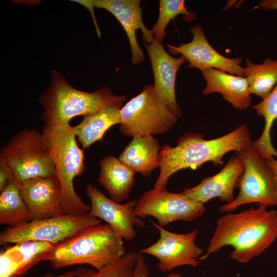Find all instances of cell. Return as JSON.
<instances>
[{
  "instance_id": "6da1fadb",
  "label": "cell",
  "mask_w": 277,
  "mask_h": 277,
  "mask_svg": "<svg viewBox=\"0 0 277 277\" xmlns=\"http://www.w3.org/2000/svg\"><path fill=\"white\" fill-rule=\"evenodd\" d=\"M267 207H251L219 218L207 252L200 260L227 246L233 248L230 258L240 263H247L262 254L277 239V210Z\"/></svg>"
},
{
  "instance_id": "7a4b0ae2",
  "label": "cell",
  "mask_w": 277,
  "mask_h": 277,
  "mask_svg": "<svg viewBox=\"0 0 277 277\" xmlns=\"http://www.w3.org/2000/svg\"><path fill=\"white\" fill-rule=\"evenodd\" d=\"M251 143L250 132L245 125L224 136L209 140L204 139L200 133H185L178 137L176 146L161 147L160 172L153 188L166 190L170 177L180 170H195L208 162L215 166L222 165L226 153L236 151Z\"/></svg>"
},
{
  "instance_id": "3957f363",
  "label": "cell",
  "mask_w": 277,
  "mask_h": 277,
  "mask_svg": "<svg viewBox=\"0 0 277 277\" xmlns=\"http://www.w3.org/2000/svg\"><path fill=\"white\" fill-rule=\"evenodd\" d=\"M123 240L107 223L90 226L55 244L44 261L54 269L88 264L99 270L125 254Z\"/></svg>"
},
{
  "instance_id": "277c9868",
  "label": "cell",
  "mask_w": 277,
  "mask_h": 277,
  "mask_svg": "<svg viewBox=\"0 0 277 277\" xmlns=\"http://www.w3.org/2000/svg\"><path fill=\"white\" fill-rule=\"evenodd\" d=\"M42 134L50 154L61 185L60 205L64 214L84 215L90 206L85 204L76 193L73 180L85 170L83 150L76 140L69 123L45 124Z\"/></svg>"
},
{
  "instance_id": "5b68a950",
  "label": "cell",
  "mask_w": 277,
  "mask_h": 277,
  "mask_svg": "<svg viewBox=\"0 0 277 277\" xmlns=\"http://www.w3.org/2000/svg\"><path fill=\"white\" fill-rule=\"evenodd\" d=\"M125 95L114 94L111 89L103 86L93 92L77 90L58 71L53 70L50 84L41 95L38 102L44 108L41 119L46 124L69 123L73 117L94 114L111 105H122Z\"/></svg>"
},
{
  "instance_id": "8992f818",
  "label": "cell",
  "mask_w": 277,
  "mask_h": 277,
  "mask_svg": "<svg viewBox=\"0 0 277 277\" xmlns=\"http://www.w3.org/2000/svg\"><path fill=\"white\" fill-rule=\"evenodd\" d=\"M119 129L125 136L163 134L170 130L178 117L156 95L153 85L144 87L121 109Z\"/></svg>"
},
{
  "instance_id": "52a82bcc",
  "label": "cell",
  "mask_w": 277,
  "mask_h": 277,
  "mask_svg": "<svg viewBox=\"0 0 277 277\" xmlns=\"http://www.w3.org/2000/svg\"><path fill=\"white\" fill-rule=\"evenodd\" d=\"M244 165V172L236 187L238 195L231 203L220 206L218 211L228 213L241 206L256 203L259 206H277V187L273 174L252 143L235 151Z\"/></svg>"
},
{
  "instance_id": "ba28073f",
  "label": "cell",
  "mask_w": 277,
  "mask_h": 277,
  "mask_svg": "<svg viewBox=\"0 0 277 277\" xmlns=\"http://www.w3.org/2000/svg\"><path fill=\"white\" fill-rule=\"evenodd\" d=\"M0 155L9 164L14 179L21 183L33 178L57 175L42 132L36 129H24L14 134L1 148Z\"/></svg>"
},
{
  "instance_id": "9c48e42d",
  "label": "cell",
  "mask_w": 277,
  "mask_h": 277,
  "mask_svg": "<svg viewBox=\"0 0 277 277\" xmlns=\"http://www.w3.org/2000/svg\"><path fill=\"white\" fill-rule=\"evenodd\" d=\"M102 220L88 214H63L30 221L6 228L0 233V244L35 241L58 244L90 226L101 224Z\"/></svg>"
},
{
  "instance_id": "30bf717a",
  "label": "cell",
  "mask_w": 277,
  "mask_h": 277,
  "mask_svg": "<svg viewBox=\"0 0 277 277\" xmlns=\"http://www.w3.org/2000/svg\"><path fill=\"white\" fill-rule=\"evenodd\" d=\"M205 209L204 204L189 199L182 192L153 188L136 201L135 212L142 219L149 216L155 218L158 225L164 228L176 221L192 222L201 217Z\"/></svg>"
},
{
  "instance_id": "8fae6325",
  "label": "cell",
  "mask_w": 277,
  "mask_h": 277,
  "mask_svg": "<svg viewBox=\"0 0 277 277\" xmlns=\"http://www.w3.org/2000/svg\"><path fill=\"white\" fill-rule=\"evenodd\" d=\"M150 222L159 230L160 238L156 243L141 249L140 252L156 258L157 267L161 271L169 272L184 265L196 267L200 264L203 249L195 243L197 230L177 233L160 227L151 220Z\"/></svg>"
},
{
  "instance_id": "7c38bea8",
  "label": "cell",
  "mask_w": 277,
  "mask_h": 277,
  "mask_svg": "<svg viewBox=\"0 0 277 277\" xmlns=\"http://www.w3.org/2000/svg\"><path fill=\"white\" fill-rule=\"evenodd\" d=\"M192 40L188 43L175 46L166 45L168 52L173 55L181 54L189 63L188 68H197L203 71L208 69H215L233 75L244 76V68L240 65L241 57L230 58L216 51L207 41L203 29L197 25L190 28Z\"/></svg>"
},
{
  "instance_id": "4fadbf2b",
  "label": "cell",
  "mask_w": 277,
  "mask_h": 277,
  "mask_svg": "<svg viewBox=\"0 0 277 277\" xmlns=\"http://www.w3.org/2000/svg\"><path fill=\"white\" fill-rule=\"evenodd\" d=\"M86 194L91 202L88 214L104 220L123 239L129 242L136 235L134 226L143 228L145 222L135 212L136 201L121 204L105 195L91 184L86 186Z\"/></svg>"
},
{
  "instance_id": "5bb4252c",
  "label": "cell",
  "mask_w": 277,
  "mask_h": 277,
  "mask_svg": "<svg viewBox=\"0 0 277 277\" xmlns=\"http://www.w3.org/2000/svg\"><path fill=\"white\" fill-rule=\"evenodd\" d=\"M144 45L151 62L155 92L179 118L182 113L176 102L175 81L179 68L187 61L183 56H172L165 50L162 43L156 40Z\"/></svg>"
},
{
  "instance_id": "9a60e30c",
  "label": "cell",
  "mask_w": 277,
  "mask_h": 277,
  "mask_svg": "<svg viewBox=\"0 0 277 277\" xmlns=\"http://www.w3.org/2000/svg\"><path fill=\"white\" fill-rule=\"evenodd\" d=\"M94 7L104 9L111 13L123 26L129 42L134 65L145 60L144 52L137 41L136 31L141 29L144 44L154 40L151 30L145 25L142 17L140 0H93Z\"/></svg>"
},
{
  "instance_id": "2e32d148",
  "label": "cell",
  "mask_w": 277,
  "mask_h": 277,
  "mask_svg": "<svg viewBox=\"0 0 277 277\" xmlns=\"http://www.w3.org/2000/svg\"><path fill=\"white\" fill-rule=\"evenodd\" d=\"M21 193L31 221L64 214L60 205L61 185L57 175L26 180L21 183Z\"/></svg>"
},
{
  "instance_id": "e0dca14e",
  "label": "cell",
  "mask_w": 277,
  "mask_h": 277,
  "mask_svg": "<svg viewBox=\"0 0 277 277\" xmlns=\"http://www.w3.org/2000/svg\"><path fill=\"white\" fill-rule=\"evenodd\" d=\"M244 170V165L238 155L232 156L217 174L204 179L197 185L185 189L182 193L195 202L205 203L219 197L226 204L234 199V190Z\"/></svg>"
},
{
  "instance_id": "ac0fdd59",
  "label": "cell",
  "mask_w": 277,
  "mask_h": 277,
  "mask_svg": "<svg viewBox=\"0 0 277 277\" xmlns=\"http://www.w3.org/2000/svg\"><path fill=\"white\" fill-rule=\"evenodd\" d=\"M202 73L206 82L204 95L220 93L225 101L239 110H246L251 106V94L245 77L215 69H206Z\"/></svg>"
},
{
  "instance_id": "d6986e66",
  "label": "cell",
  "mask_w": 277,
  "mask_h": 277,
  "mask_svg": "<svg viewBox=\"0 0 277 277\" xmlns=\"http://www.w3.org/2000/svg\"><path fill=\"white\" fill-rule=\"evenodd\" d=\"M55 244L30 241L16 243L1 253L0 277L24 274L38 262Z\"/></svg>"
},
{
  "instance_id": "ffe728a7",
  "label": "cell",
  "mask_w": 277,
  "mask_h": 277,
  "mask_svg": "<svg viewBox=\"0 0 277 277\" xmlns=\"http://www.w3.org/2000/svg\"><path fill=\"white\" fill-rule=\"evenodd\" d=\"M161 149L159 140L152 135L134 136L118 158L135 173L148 177L160 168Z\"/></svg>"
},
{
  "instance_id": "44dd1931",
  "label": "cell",
  "mask_w": 277,
  "mask_h": 277,
  "mask_svg": "<svg viewBox=\"0 0 277 277\" xmlns=\"http://www.w3.org/2000/svg\"><path fill=\"white\" fill-rule=\"evenodd\" d=\"M98 182L107 191L110 199L117 203L126 200L135 184V172L113 155L100 162Z\"/></svg>"
},
{
  "instance_id": "7402d4cb",
  "label": "cell",
  "mask_w": 277,
  "mask_h": 277,
  "mask_svg": "<svg viewBox=\"0 0 277 277\" xmlns=\"http://www.w3.org/2000/svg\"><path fill=\"white\" fill-rule=\"evenodd\" d=\"M123 105H111L98 112L84 116L82 121L72 127L77 141L83 149L88 148L96 142L102 141L106 132L112 126L120 124V111Z\"/></svg>"
},
{
  "instance_id": "603a6c76",
  "label": "cell",
  "mask_w": 277,
  "mask_h": 277,
  "mask_svg": "<svg viewBox=\"0 0 277 277\" xmlns=\"http://www.w3.org/2000/svg\"><path fill=\"white\" fill-rule=\"evenodd\" d=\"M21 183L15 179L0 194V224L15 226L31 221L21 193Z\"/></svg>"
},
{
  "instance_id": "cb8c5ba5",
  "label": "cell",
  "mask_w": 277,
  "mask_h": 277,
  "mask_svg": "<svg viewBox=\"0 0 277 277\" xmlns=\"http://www.w3.org/2000/svg\"><path fill=\"white\" fill-rule=\"evenodd\" d=\"M253 108L258 115L264 118L265 126L261 135L252 144L263 158L269 161L277 157L271 140L272 126L277 120V83L271 92Z\"/></svg>"
},
{
  "instance_id": "d4e9b609",
  "label": "cell",
  "mask_w": 277,
  "mask_h": 277,
  "mask_svg": "<svg viewBox=\"0 0 277 277\" xmlns=\"http://www.w3.org/2000/svg\"><path fill=\"white\" fill-rule=\"evenodd\" d=\"M245 63L244 76L251 94L264 99L277 83V60L268 58L261 64H255L246 58Z\"/></svg>"
},
{
  "instance_id": "484cf974",
  "label": "cell",
  "mask_w": 277,
  "mask_h": 277,
  "mask_svg": "<svg viewBox=\"0 0 277 277\" xmlns=\"http://www.w3.org/2000/svg\"><path fill=\"white\" fill-rule=\"evenodd\" d=\"M159 14L157 20L151 31L153 38L162 43L167 35L166 28L170 21L179 15H183L184 19L191 22L196 18V15L189 12L183 0H160Z\"/></svg>"
},
{
  "instance_id": "4316f807",
  "label": "cell",
  "mask_w": 277,
  "mask_h": 277,
  "mask_svg": "<svg viewBox=\"0 0 277 277\" xmlns=\"http://www.w3.org/2000/svg\"><path fill=\"white\" fill-rule=\"evenodd\" d=\"M137 255L135 251L127 252L117 261L99 270L79 267L75 269L76 277H131Z\"/></svg>"
},
{
  "instance_id": "83f0119b",
  "label": "cell",
  "mask_w": 277,
  "mask_h": 277,
  "mask_svg": "<svg viewBox=\"0 0 277 277\" xmlns=\"http://www.w3.org/2000/svg\"><path fill=\"white\" fill-rule=\"evenodd\" d=\"M14 180L13 171L6 160L0 155V191Z\"/></svg>"
},
{
  "instance_id": "f1b7e54d",
  "label": "cell",
  "mask_w": 277,
  "mask_h": 277,
  "mask_svg": "<svg viewBox=\"0 0 277 277\" xmlns=\"http://www.w3.org/2000/svg\"><path fill=\"white\" fill-rule=\"evenodd\" d=\"M150 272L142 253L138 252L137 261L131 277H149Z\"/></svg>"
},
{
  "instance_id": "f546056e",
  "label": "cell",
  "mask_w": 277,
  "mask_h": 277,
  "mask_svg": "<svg viewBox=\"0 0 277 277\" xmlns=\"http://www.w3.org/2000/svg\"><path fill=\"white\" fill-rule=\"evenodd\" d=\"M72 2H74L75 3L81 4L84 6L89 10L93 19L94 24L96 28L97 36L99 38H100L101 37V33L100 31L93 11V8L94 7V6L93 5V0H74L72 1Z\"/></svg>"
},
{
  "instance_id": "4dcf8cb0",
  "label": "cell",
  "mask_w": 277,
  "mask_h": 277,
  "mask_svg": "<svg viewBox=\"0 0 277 277\" xmlns=\"http://www.w3.org/2000/svg\"><path fill=\"white\" fill-rule=\"evenodd\" d=\"M258 7H262L268 11L277 10V0H264L261 1Z\"/></svg>"
},
{
  "instance_id": "1f68e13d",
  "label": "cell",
  "mask_w": 277,
  "mask_h": 277,
  "mask_svg": "<svg viewBox=\"0 0 277 277\" xmlns=\"http://www.w3.org/2000/svg\"><path fill=\"white\" fill-rule=\"evenodd\" d=\"M12 277H27L24 274L15 275ZM42 277H76V270H70L62 274L54 276L52 273H49Z\"/></svg>"
},
{
  "instance_id": "d6a6232c",
  "label": "cell",
  "mask_w": 277,
  "mask_h": 277,
  "mask_svg": "<svg viewBox=\"0 0 277 277\" xmlns=\"http://www.w3.org/2000/svg\"><path fill=\"white\" fill-rule=\"evenodd\" d=\"M267 163L273 174L277 187V159L274 158L271 160L267 161Z\"/></svg>"
},
{
  "instance_id": "836d02e7",
  "label": "cell",
  "mask_w": 277,
  "mask_h": 277,
  "mask_svg": "<svg viewBox=\"0 0 277 277\" xmlns=\"http://www.w3.org/2000/svg\"><path fill=\"white\" fill-rule=\"evenodd\" d=\"M165 277H183V276L178 273H171L169 274L168 275H167V276H166Z\"/></svg>"
},
{
  "instance_id": "e575fe53",
  "label": "cell",
  "mask_w": 277,
  "mask_h": 277,
  "mask_svg": "<svg viewBox=\"0 0 277 277\" xmlns=\"http://www.w3.org/2000/svg\"><path fill=\"white\" fill-rule=\"evenodd\" d=\"M256 277H260V276H256Z\"/></svg>"
}]
</instances>
